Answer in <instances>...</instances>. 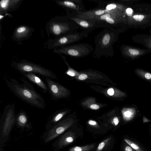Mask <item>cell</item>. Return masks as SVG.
<instances>
[{
	"label": "cell",
	"instance_id": "6da1fadb",
	"mask_svg": "<svg viewBox=\"0 0 151 151\" xmlns=\"http://www.w3.org/2000/svg\"><path fill=\"white\" fill-rule=\"evenodd\" d=\"M20 83L16 79H5L8 87L16 96L30 105L40 109L45 107V102L41 96L29 82L23 78Z\"/></svg>",
	"mask_w": 151,
	"mask_h": 151
},
{
	"label": "cell",
	"instance_id": "7a4b0ae2",
	"mask_svg": "<svg viewBox=\"0 0 151 151\" xmlns=\"http://www.w3.org/2000/svg\"><path fill=\"white\" fill-rule=\"evenodd\" d=\"M12 65L13 68L21 74L31 73L46 78L52 79H57L55 74L50 70L24 59L18 62L14 61Z\"/></svg>",
	"mask_w": 151,
	"mask_h": 151
},
{
	"label": "cell",
	"instance_id": "3957f363",
	"mask_svg": "<svg viewBox=\"0 0 151 151\" xmlns=\"http://www.w3.org/2000/svg\"><path fill=\"white\" fill-rule=\"evenodd\" d=\"M45 29L49 37L50 35L55 37V38L58 37L68 33L69 30V24L66 17L56 16L47 22Z\"/></svg>",
	"mask_w": 151,
	"mask_h": 151
},
{
	"label": "cell",
	"instance_id": "277c9868",
	"mask_svg": "<svg viewBox=\"0 0 151 151\" xmlns=\"http://www.w3.org/2000/svg\"><path fill=\"white\" fill-rule=\"evenodd\" d=\"M34 30V29L31 27L23 24L19 25L14 30L12 39L17 42L26 40L30 38Z\"/></svg>",
	"mask_w": 151,
	"mask_h": 151
},
{
	"label": "cell",
	"instance_id": "5b68a950",
	"mask_svg": "<svg viewBox=\"0 0 151 151\" xmlns=\"http://www.w3.org/2000/svg\"><path fill=\"white\" fill-rule=\"evenodd\" d=\"M45 82L52 99L55 100L63 96V88L62 86L50 78H46Z\"/></svg>",
	"mask_w": 151,
	"mask_h": 151
},
{
	"label": "cell",
	"instance_id": "8992f818",
	"mask_svg": "<svg viewBox=\"0 0 151 151\" xmlns=\"http://www.w3.org/2000/svg\"><path fill=\"white\" fill-rule=\"evenodd\" d=\"M23 0H1L0 1V14L13 11L18 9Z\"/></svg>",
	"mask_w": 151,
	"mask_h": 151
},
{
	"label": "cell",
	"instance_id": "52a82bcc",
	"mask_svg": "<svg viewBox=\"0 0 151 151\" xmlns=\"http://www.w3.org/2000/svg\"><path fill=\"white\" fill-rule=\"evenodd\" d=\"M29 81L34 83L40 88L45 93L48 91V89L46 84L36 74L27 73L22 74Z\"/></svg>",
	"mask_w": 151,
	"mask_h": 151
},
{
	"label": "cell",
	"instance_id": "ba28073f",
	"mask_svg": "<svg viewBox=\"0 0 151 151\" xmlns=\"http://www.w3.org/2000/svg\"><path fill=\"white\" fill-rule=\"evenodd\" d=\"M18 124L20 125H24L27 121V116L26 112L22 111L18 113L17 118Z\"/></svg>",
	"mask_w": 151,
	"mask_h": 151
},
{
	"label": "cell",
	"instance_id": "9c48e42d",
	"mask_svg": "<svg viewBox=\"0 0 151 151\" xmlns=\"http://www.w3.org/2000/svg\"><path fill=\"white\" fill-rule=\"evenodd\" d=\"M94 147V144L81 147L76 146L70 148L69 151H89Z\"/></svg>",
	"mask_w": 151,
	"mask_h": 151
},
{
	"label": "cell",
	"instance_id": "30bf717a",
	"mask_svg": "<svg viewBox=\"0 0 151 151\" xmlns=\"http://www.w3.org/2000/svg\"><path fill=\"white\" fill-rule=\"evenodd\" d=\"M65 111H60L55 112L52 116L50 122L55 123L59 121L63 116Z\"/></svg>",
	"mask_w": 151,
	"mask_h": 151
},
{
	"label": "cell",
	"instance_id": "8fae6325",
	"mask_svg": "<svg viewBox=\"0 0 151 151\" xmlns=\"http://www.w3.org/2000/svg\"><path fill=\"white\" fill-rule=\"evenodd\" d=\"M124 140L126 143L136 151H142L137 145L128 139H124Z\"/></svg>",
	"mask_w": 151,
	"mask_h": 151
},
{
	"label": "cell",
	"instance_id": "7c38bea8",
	"mask_svg": "<svg viewBox=\"0 0 151 151\" xmlns=\"http://www.w3.org/2000/svg\"><path fill=\"white\" fill-rule=\"evenodd\" d=\"M111 139V137H109L100 142L98 146L96 151H101Z\"/></svg>",
	"mask_w": 151,
	"mask_h": 151
},
{
	"label": "cell",
	"instance_id": "4fadbf2b",
	"mask_svg": "<svg viewBox=\"0 0 151 151\" xmlns=\"http://www.w3.org/2000/svg\"><path fill=\"white\" fill-rule=\"evenodd\" d=\"M74 139V135L71 134L67 136L65 139V143L67 144H69L73 142Z\"/></svg>",
	"mask_w": 151,
	"mask_h": 151
},
{
	"label": "cell",
	"instance_id": "5bb4252c",
	"mask_svg": "<svg viewBox=\"0 0 151 151\" xmlns=\"http://www.w3.org/2000/svg\"><path fill=\"white\" fill-rule=\"evenodd\" d=\"M110 40V36L109 35L107 34L104 37L102 42L103 44L104 45H107L109 42Z\"/></svg>",
	"mask_w": 151,
	"mask_h": 151
},
{
	"label": "cell",
	"instance_id": "9a60e30c",
	"mask_svg": "<svg viewBox=\"0 0 151 151\" xmlns=\"http://www.w3.org/2000/svg\"><path fill=\"white\" fill-rule=\"evenodd\" d=\"M66 129L65 126L58 127L56 129V132L58 134H61L64 132Z\"/></svg>",
	"mask_w": 151,
	"mask_h": 151
},
{
	"label": "cell",
	"instance_id": "2e32d148",
	"mask_svg": "<svg viewBox=\"0 0 151 151\" xmlns=\"http://www.w3.org/2000/svg\"><path fill=\"white\" fill-rule=\"evenodd\" d=\"M144 17L142 15H136L133 16L134 18L137 21H141Z\"/></svg>",
	"mask_w": 151,
	"mask_h": 151
},
{
	"label": "cell",
	"instance_id": "e0dca14e",
	"mask_svg": "<svg viewBox=\"0 0 151 151\" xmlns=\"http://www.w3.org/2000/svg\"><path fill=\"white\" fill-rule=\"evenodd\" d=\"M4 15H0V20L1 22L3 20L4 18L8 16L10 17H12V15L10 14H9L8 13H5Z\"/></svg>",
	"mask_w": 151,
	"mask_h": 151
},
{
	"label": "cell",
	"instance_id": "ac0fdd59",
	"mask_svg": "<svg viewBox=\"0 0 151 151\" xmlns=\"http://www.w3.org/2000/svg\"><path fill=\"white\" fill-rule=\"evenodd\" d=\"M130 53L133 55H137L139 54V52L137 50L130 49L129 50Z\"/></svg>",
	"mask_w": 151,
	"mask_h": 151
},
{
	"label": "cell",
	"instance_id": "d6986e66",
	"mask_svg": "<svg viewBox=\"0 0 151 151\" xmlns=\"http://www.w3.org/2000/svg\"><path fill=\"white\" fill-rule=\"evenodd\" d=\"M116 5L115 4H111L107 5L106 7V8L108 10H111L115 9L116 7Z\"/></svg>",
	"mask_w": 151,
	"mask_h": 151
},
{
	"label": "cell",
	"instance_id": "ffe728a7",
	"mask_svg": "<svg viewBox=\"0 0 151 151\" xmlns=\"http://www.w3.org/2000/svg\"><path fill=\"white\" fill-rule=\"evenodd\" d=\"M80 25L82 27H86L88 26V24L86 22L84 21H82L80 22Z\"/></svg>",
	"mask_w": 151,
	"mask_h": 151
},
{
	"label": "cell",
	"instance_id": "44dd1931",
	"mask_svg": "<svg viewBox=\"0 0 151 151\" xmlns=\"http://www.w3.org/2000/svg\"><path fill=\"white\" fill-rule=\"evenodd\" d=\"M87 78V76L85 74H81L78 77V78L80 80H85Z\"/></svg>",
	"mask_w": 151,
	"mask_h": 151
},
{
	"label": "cell",
	"instance_id": "7402d4cb",
	"mask_svg": "<svg viewBox=\"0 0 151 151\" xmlns=\"http://www.w3.org/2000/svg\"><path fill=\"white\" fill-rule=\"evenodd\" d=\"M110 15L109 14H106L101 16L100 17V18L102 19H106L107 18H110Z\"/></svg>",
	"mask_w": 151,
	"mask_h": 151
},
{
	"label": "cell",
	"instance_id": "603a6c76",
	"mask_svg": "<svg viewBox=\"0 0 151 151\" xmlns=\"http://www.w3.org/2000/svg\"><path fill=\"white\" fill-rule=\"evenodd\" d=\"M126 12L128 15L131 16L133 10L131 8H128L126 9Z\"/></svg>",
	"mask_w": 151,
	"mask_h": 151
},
{
	"label": "cell",
	"instance_id": "cb8c5ba5",
	"mask_svg": "<svg viewBox=\"0 0 151 151\" xmlns=\"http://www.w3.org/2000/svg\"><path fill=\"white\" fill-rule=\"evenodd\" d=\"M107 93L110 96L113 95L114 93V91L113 88H109L107 91Z\"/></svg>",
	"mask_w": 151,
	"mask_h": 151
},
{
	"label": "cell",
	"instance_id": "d4e9b609",
	"mask_svg": "<svg viewBox=\"0 0 151 151\" xmlns=\"http://www.w3.org/2000/svg\"><path fill=\"white\" fill-rule=\"evenodd\" d=\"M90 107L93 109L97 110L99 109V106L97 104H93Z\"/></svg>",
	"mask_w": 151,
	"mask_h": 151
},
{
	"label": "cell",
	"instance_id": "484cf974",
	"mask_svg": "<svg viewBox=\"0 0 151 151\" xmlns=\"http://www.w3.org/2000/svg\"><path fill=\"white\" fill-rule=\"evenodd\" d=\"M104 11L102 10H97L95 12V13L97 15H100L104 13Z\"/></svg>",
	"mask_w": 151,
	"mask_h": 151
},
{
	"label": "cell",
	"instance_id": "4316f807",
	"mask_svg": "<svg viewBox=\"0 0 151 151\" xmlns=\"http://www.w3.org/2000/svg\"><path fill=\"white\" fill-rule=\"evenodd\" d=\"M67 74L71 76H75V73L71 70H69L67 72Z\"/></svg>",
	"mask_w": 151,
	"mask_h": 151
},
{
	"label": "cell",
	"instance_id": "83f0119b",
	"mask_svg": "<svg viewBox=\"0 0 151 151\" xmlns=\"http://www.w3.org/2000/svg\"><path fill=\"white\" fill-rule=\"evenodd\" d=\"M106 20L108 22L111 24H113L114 22V20L110 18H108L106 19Z\"/></svg>",
	"mask_w": 151,
	"mask_h": 151
},
{
	"label": "cell",
	"instance_id": "f1b7e54d",
	"mask_svg": "<svg viewBox=\"0 0 151 151\" xmlns=\"http://www.w3.org/2000/svg\"><path fill=\"white\" fill-rule=\"evenodd\" d=\"M113 121L114 124L116 125H117L119 122V120L118 118L116 117H114V118Z\"/></svg>",
	"mask_w": 151,
	"mask_h": 151
},
{
	"label": "cell",
	"instance_id": "f546056e",
	"mask_svg": "<svg viewBox=\"0 0 151 151\" xmlns=\"http://www.w3.org/2000/svg\"><path fill=\"white\" fill-rule=\"evenodd\" d=\"M88 124L92 125H96L97 124V122L96 121L90 120L88 122Z\"/></svg>",
	"mask_w": 151,
	"mask_h": 151
},
{
	"label": "cell",
	"instance_id": "4dcf8cb0",
	"mask_svg": "<svg viewBox=\"0 0 151 151\" xmlns=\"http://www.w3.org/2000/svg\"><path fill=\"white\" fill-rule=\"evenodd\" d=\"M125 151H133L131 147L129 146H127L125 148Z\"/></svg>",
	"mask_w": 151,
	"mask_h": 151
},
{
	"label": "cell",
	"instance_id": "1f68e13d",
	"mask_svg": "<svg viewBox=\"0 0 151 151\" xmlns=\"http://www.w3.org/2000/svg\"><path fill=\"white\" fill-rule=\"evenodd\" d=\"M145 77L147 79H150L151 78V75L149 73H147L145 74Z\"/></svg>",
	"mask_w": 151,
	"mask_h": 151
},
{
	"label": "cell",
	"instance_id": "d6a6232c",
	"mask_svg": "<svg viewBox=\"0 0 151 151\" xmlns=\"http://www.w3.org/2000/svg\"><path fill=\"white\" fill-rule=\"evenodd\" d=\"M124 115L128 117L131 115V113L129 111H127L125 113Z\"/></svg>",
	"mask_w": 151,
	"mask_h": 151
}]
</instances>
